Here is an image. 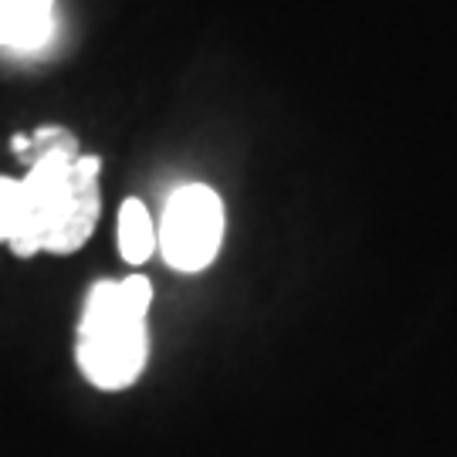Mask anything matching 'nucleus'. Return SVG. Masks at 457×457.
Here are the masks:
<instances>
[{"instance_id":"1","label":"nucleus","mask_w":457,"mask_h":457,"mask_svg":"<svg viewBox=\"0 0 457 457\" xmlns=\"http://www.w3.org/2000/svg\"><path fill=\"white\" fill-rule=\"evenodd\" d=\"M24 160L28 177L21 180V228L7 247L17 258H31L37 251H79L92 237L102 213V160L82 156L79 139L58 126L34 132Z\"/></svg>"},{"instance_id":"2","label":"nucleus","mask_w":457,"mask_h":457,"mask_svg":"<svg viewBox=\"0 0 457 457\" xmlns=\"http://www.w3.org/2000/svg\"><path fill=\"white\" fill-rule=\"evenodd\" d=\"M149 302L153 285L143 275L98 281L88 292L79 322L75 360L92 386L126 390L139 379L149 353Z\"/></svg>"},{"instance_id":"3","label":"nucleus","mask_w":457,"mask_h":457,"mask_svg":"<svg viewBox=\"0 0 457 457\" xmlns=\"http://www.w3.org/2000/svg\"><path fill=\"white\" fill-rule=\"evenodd\" d=\"M224 241V204L204 183H187L170 196L156 245L170 268L183 275L204 271Z\"/></svg>"},{"instance_id":"4","label":"nucleus","mask_w":457,"mask_h":457,"mask_svg":"<svg viewBox=\"0 0 457 457\" xmlns=\"http://www.w3.org/2000/svg\"><path fill=\"white\" fill-rule=\"evenodd\" d=\"M54 28V0H0V48H41Z\"/></svg>"},{"instance_id":"5","label":"nucleus","mask_w":457,"mask_h":457,"mask_svg":"<svg viewBox=\"0 0 457 457\" xmlns=\"http://www.w3.org/2000/svg\"><path fill=\"white\" fill-rule=\"evenodd\" d=\"M156 251V228L143 200H126L119 211V254L129 264H146Z\"/></svg>"},{"instance_id":"6","label":"nucleus","mask_w":457,"mask_h":457,"mask_svg":"<svg viewBox=\"0 0 457 457\" xmlns=\"http://www.w3.org/2000/svg\"><path fill=\"white\" fill-rule=\"evenodd\" d=\"M17 228H21V180L0 177V245H11Z\"/></svg>"}]
</instances>
